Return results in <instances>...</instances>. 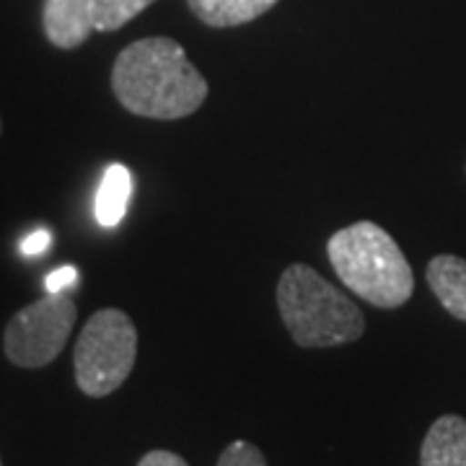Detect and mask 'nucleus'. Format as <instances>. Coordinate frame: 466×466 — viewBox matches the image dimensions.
<instances>
[{
    "instance_id": "nucleus-1",
    "label": "nucleus",
    "mask_w": 466,
    "mask_h": 466,
    "mask_svg": "<svg viewBox=\"0 0 466 466\" xmlns=\"http://www.w3.org/2000/svg\"><path fill=\"white\" fill-rule=\"evenodd\" d=\"M112 91L130 115L182 119L200 109L210 88L179 42L148 36L116 55Z\"/></svg>"
},
{
    "instance_id": "nucleus-2",
    "label": "nucleus",
    "mask_w": 466,
    "mask_h": 466,
    "mask_svg": "<svg viewBox=\"0 0 466 466\" xmlns=\"http://www.w3.org/2000/svg\"><path fill=\"white\" fill-rule=\"evenodd\" d=\"M327 254L339 280L379 309H400L415 293V275L400 244L373 220L332 233Z\"/></svg>"
},
{
    "instance_id": "nucleus-3",
    "label": "nucleus",
    "mask_w": 466,
    "mask_h": 466,
    "mask_svg": "<svg viewBox=\"0 0 466 466\" xmlns=\"http://www.w3.org/2000/svg\"><path fill=\"white\" fill-rule=\"evenodd\" d=\"M278 309L285 329L300 348H337L366 332L360 309L309 265L285 269L278 283Z\"/></svg>"
},
{
    "instance_id": "nucleus-4",
    "label": "nucleus",
    "mask_w": 466,
    "mask_h": 466,
    "mask_svg": "<svg viewBox=\"0 0 466 466\" xmlns=\"http://www.w3.org/2000/svg\"><path fill=\"white\" fill-rule=\"evenodd\" d=\"M137 329L119 309H101L86 321L76 342V383L88 397H106L133 373Z\"/></svg>"
},
{
    "instance_id": "nucleus-5",
    "label": "nucleus",
    "mask_w": 466,
    "mask_h": 466,
    "mask_svg": "<svg viewBox=\"0 0 466 466\" xmlns=\"http://www.w3.org/2000/svg\"><path fill=\"white\" fill-rule=\"evenodd\" d=\"M76 317V300L66 293H47L16 311L3 334L8 360L21 368L50 366L66 348Z\"/></svg>"
},
{
    "instance_id": "nucleus-6",
    "label": "nucleus",
    "mask_w": 466,
    "mask_h": 466,
    "mask_svg": "<svg viewBox=\"0 0 466 466\" xmlns=\"http://www.w3.org/2000/svg\"><path fill=\"white\" fill-rule=\"evenodd\" d=\"M42 26L55 47L76 50L96 32L94 0H45Z\"/></svg>"
},
{
    "instance_id": "nucleus-7",
    "label": "nucleus",
    "mask_w": 466,
    "mask_h": 466,
    "mask_svg": "<svg viewBox=\"0 0 466 466\" xmlns=\"http://www.w3.org/2000/svg\"><path fill=\"white\" fill-rule=\"evenodd\" d=\"M420 466H466V420L443 415L431 425L422 441Z\"/></svg>"
},
{
    "instance_id": "nucleus-8",
    "label": "nucleus",
    "mask_w": 466,
    "mask_h": 466,
    "mask_svg": "<svg viewBox=\"0 0 466 466\" xmlns=\"http://www.w3.org/2000/svg\"><path fill=\"white\" fill-rule=\"evenodd\" d=\"M428 285L451 317L466 321V259L453 254H438L428 265Z\"/></svg>"
},
{
    "instance_id": "nucleus-9",
    "label": "nucleus",
    "mask_w": 466,
    "mask_h": 466,
    "mask_svg": "<svg viewBox=\"0 0 466 466\" xmlns=\"http://www.w3.org/2000/svg\"><path fill=\"white\" fill-rule=\"evenodd\" d=\"M189 11L213 29L241 26L267 14L278 0H187Z\"/></svg>"
},
{
    "instance_id": "nucleus-10",
    "label": "nucleus",
    "mask_w": 466,
    "mask_h": 466,
    "mask_svg": "<svg viewBox=\"0 0 466 466\" xmlns=\"http://www.w3.org/2000/svg\"><path fill=\"white\" fill-rule=\"evenodd\" d=\"M130 195H133L130 168L122 164H112L104 171V179L96 192V220L104 228H115L122 223L127 205H130Z\"/></svg>"
},
{
    "instance_id": "nucleus-11",
    "label": "nucleus",
    "mask_w": 466,
    "mask_h": 466,
    "mask_svg": "<svg viewBox=\"0 0 466 466\" xmlns=\"http://www.w3.org/2000/svg\"><path fill=\"white\" fill-rule=\"evenodd\" d=\"M156 0H94L96 32H116Z\"/></svg>"
},
{
    "instance_id": "nucleus-12",
    "label": "nucleus",
    "mask_w": 466,
    "mask_h": 466,
    "mask_svg": "<svg viewBox=\"0 0 466 466\" xmlns=\"http://www.w3.org/2000/svg\"><path fill=\"white\" fill-rule=\"evenodd\" d=\"M218 466H267L262 451L247 441H233L228 449L220 453Z\"/></svg>"
},
{
    "instance_id": "nucleus-13",
    "label": "nucleus",
    "mask_w": 466,
    "mask_h": 466,
    "mask_svg": "<svg viewBox=\"0 0 466 466\" xmlns=\"http://www.w3.org/2000/svg\"><path fill=\"white\" fill-rule=\"evenodd\" d=\"M76 278H78V269L76 267H57V269H52L50 275H47L45 288H47V293H66V288L76 283Z\"/></svg>"
},
{
    "instance_id": "nucleus-14",
    "label": "nucleus",
    "mask_w": 466,
    "mask_h": 466,
    "mask_svg": "<svg viewBox=\"0 0 466 466\" xmlns=\"http://www.w3.org/2000/svg\"><path fill=\"white\" fill-rule=\"evenodd\" d=\"M50 241H52V236L50 231H34L29 233L24 241H21V251L26 254V257H36V254H45V251L50 249Z\"/></svg>"
},
{
    "instance_id": "nucleus-15",
    "label": "nucleus",
    "mask_w": 466,
    "mask_h": 466,
    "mask_svg": "<svg viewBox=\"0 0 466 466\" xmlns=\"http://www.w3.org/2000/svg\"><path fill=\"white\" fill-rule=\"evenodd\" d=\"M137 466H189L184 461L179 453H171V451H150L140 459Z\"/></svg>"
},
{
    "instance_id": "nucleus-16",
    "label": "nucleus",
    "mask_w": 466,
    "mask_h": 466,
    "mask_svg": "<svg viewBox=\"0 0 466 466\" xmlns=\"http://www.w3.org/2000/svg\"><path fill=\"white\" fill-rule=\"evenodd\" d=\"M0 133H3V119H0Z\"/></svg>"
}]
</instances>
